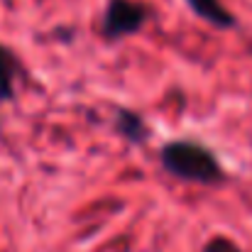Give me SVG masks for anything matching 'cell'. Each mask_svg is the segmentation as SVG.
<instances>
[{
	"label": "cell",
	"instance_id": "obj_1",
	"mask_svg": "<svg viewBox=\"0 0 252 252\" xmlns=\"http://www.w3.org/2000/svg\"><path fill=\"white\" fill-rule=\"evenodd\" d=\"M159 167L169 176L186 184L211 189H220L228 184V171L223 169L218 155L196 137H174L164 142L159 147Z\"/></svg>",
	"mask_w": 252,
	"mask_h": 252
},
{
	"label": "cell",
	"instance_id": "obj_2",
	"mask_svg": "<svg viewBox=\"0 0 252 252\" xmlns=\"http://www.w3.org/2000/svg\"><path fill=\"white\" fill-rule=\"evenodd\" d=\"M150 20H155V5L145 0H105L100 15V37L108 44H118L140 34Z\"/></svg>",
	"mask_w": 252,
	"mask_h": 252
},
{
	"label": "cell",
	"instance_id": "obj_3",
	"mask_svg": "<svg viewBox=\"0 0 252 252\" xmlns=\"http://www.w3.org/2000/svg\"><path fill=\"white\" fill-rule=\"evenodd\" d=\"M27 79V69L20 59V54L0 42V105L12 103L20 93V86Z\"/></svg>",
	"mask_w": 252,
	"mask_h": 252
},
{
	"label": "cell",
	"instance_id": "obj_4",
	"mask_svg": "<svg viewBox=\"0 0 252 252\" xmlns=\"http://www.w3.org/2000/svg\"><path fill=\"white\" fill-rule=\"evenodd\" d=\"M191 12L193 17H198L201 22L211 25L213 30H238V17L223 5V0H181Z\"/></svg>",
	"mask_w": 252,
	"mask_h": 252
},
{
	"label": "cell",
	"instance_id": "obj_5",
	"mask_svg": "<svg viewBox=\"0 0 252 252\" xmlns=\"http://www.w3.org/2000/svg\"><path fill=\"white\" fill-rule=\"evenodd\" d=\"M113 127L115 132L127 140L130 145H145L150 137H152V130L147 125V120L132 110V108H125V105H115V118H113Z\"/></svg>",
	"mask_w": 252,
	"mask_h": 252
},
{
	"label": "cell",
	"instance_id": "obj_6",
	"mask_svg": "<svg viewBox=\"0 0 252 252\" xmlns=\"http://www.w3.org/2000/svg\"><path fill=\"white\" fill-rule=\"evenodd\" d=\"M201 252H245V250L228 235H213V238H208L203 243Z\"/></svg>",
	"mask_w": 252,
	"mask_h": 252
}]
</instances>
